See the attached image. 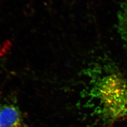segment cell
I'll list each match as a JSON object with an SVG mask.
<instances>
[{
  "instance_id": "1",
  "label": "cell",
  "mask_w": 127,
  "mask_h": 127,
  "mask_svg": "<svg viewBox=\"0 0 127 127\" xmlns=\"http://www.w3.org/2000/svg\"><path fill=\"white\" fill-rule=\"evenodd\" d=\"M95 96L101 112L107 119L127 116V80L118 74H109L95 86Z\"/></svg>"
},
{
  "instance_id": "3",
  "label": "cell",
  "mask_w": 127,
  "mask_h": 127,
  "mask_svg": "<svg viewBox=\"0 0 127 127\" xmlns=\"http://www.w3.org/2000/svg\"><path fill=\"white\" fill-rule=\"evenodd\" d=\"M117 27L121 38L127 43V0L122 3L118 12Z\"/></svg>"
},
{
  "instance_id": "4",
  "label": "cell",
  "mask_w": 127,
  "mask_h": 127,
  "mask_svg": "<svg viewBox=\"0 0 127 127\" xmlns=\"http://www.w3.org/2000/svg\"><path fill=\"white\" fill-rule=\"evenodd\" d=\"M0 105H1V104H0Z\"/></svg>"
},
{
  "instance_id": "2",
  "label": "cell",
  "mask_w": 127,
  "mask_h": 127,
  "mask_svg": "<svg viewBox=\"0 0 127 127\" xmlns=\"http://www.w3.org/2000/svg\"><path fill=\"white\" fill-rule=\"evenodd\" d=\"M0 127H30L26 122L19 108L11 103L0 105Z\"/></svg>"
}]
</instances>
